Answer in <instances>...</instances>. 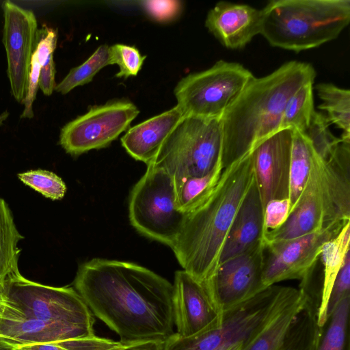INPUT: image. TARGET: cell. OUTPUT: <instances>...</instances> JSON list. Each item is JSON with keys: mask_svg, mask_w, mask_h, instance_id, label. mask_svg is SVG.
I'll list each match as a JSON object with an SVG mask.
<instances>
[{"mask_svg": "<svg viewBox=\"0 0 350 350\" xmlns=\"http://www.w3.org/2000/svg\"><path fill=\"white\" fill-rule=\"evenodd\" d=\"M74 288L92 314L125 344L173 335V284L138 264L93 258L81 264Z\"/></svg>", "mask_w": 350, "mask_h": 350, "instance_id": "6da1fadb", "label": "cell"}, {"mask_svg": "<svg viewBox=\"0 0 350 350\" xmlns=\"http://www.w3.org/2000/svg\"><path fill=\"white\" fill-rule=\"evenodd\" d=\"M315 77L311 64L297 61L286 62L265 77H254L221 118L222 169L280 131L288 100L302 86L313 83Z\"/></svg>", "mask_w": 350, "mask_h": 350, "instance_id": "7a4b0ae2", "label": "cell"}, {"mask_svg": "<svg viewBox=\"0 0 350 350\" xmlns=\"http://www.w3.org/2000/svg\"><path fill=\"white\" fill-rule=\"evenodd\" d=\"M254 178L249 152L224 169L207 197L185 214L170 248L183 270L200 282H205L218 265L232 221Z\"/></svg>", "mask_w": 350, "mask_h": 350, "instance_id": "3957f363", "label": "cell"}, {"mask_svg": "<svg viewBox=\"0 0 350 350\" xmlns=\"http://www.w3.org/2000/svg\"><path fill=\"white\" fill-rule=\"evenodd\" d=\"M261 10L260 34L295 52L336 39L350 22L349 0H272Z\"/></svg>", "mask_w": 350, "mask_h": 350, "instance_id": "277c9868", "label": "cell"}, {"mask_svg": "<svg viewBox=\"0 0 350 350\" xmlns=\"http://www.w3.org/2000/svg\"><path fill=\"white\" fill-rule=\"evenodd\" d=\"M221 119L183 116L148 165L165 171L176 188L221 165Z\"/></svg>", "mask_w": 350, "mask_h": 350, "instance_id": "5b68a950", "label": "cell"}, {"mask_svg": "<svg viewBox=\"0 0 350 350\" xmlns=\"http://www.w3.org/2000/svg\"><path fill=\"white\" fill-rule=\"evenodd\" d=\"M129 213L131 224L139 233L170 247L185 217L177 208L171 177L152 165H147L131 192Z\"/></svg>", "mask_w": 350, "mask_h": 350, "instance_id": "8992f818", "label": "cell"}, {"mask_svg": "<svg viewBox=\"0 0 350 350\" xmlns=\"http://www.w3.org/2000/svg\"><path fill=\"white\" fill-rule=\"evenodd\" d=\"M254 75L243 65L219 60L182 78L174 93L183 116L221 119Z\"/></svg>", "mask_w": 350, "mask_h": 350, "instance_id": "52a82bcc", "label": "cell"}, {"mask_svg": "<svg viewBox=\"0 0 350 350\" xmlns=\"http://www.w3.org/2000/svg\"><path fill=\"white\" fill-rule=\"evenodd\" d=\"M5 295L25 319L59 321L94 329V316L72 287L42 284L18 273L8 280Z\"/></svg>", "mask_w": 350, "mask_h": 350, "instance_id": "ba28073f", "label": "cell"}, {"mask_svg": "<svg viewBox=\"0 0 350 350\" xmlns=\"http://www.w3.org/2000/svg\"><path fill=\"white\" fill-rule=\"evenodd\" d=\"M336 211L325 161L314 154L306 184L286 221L265 234L264 241L289 239L345 223Z\"/></svg>", "mask_w": 350, "mask_h": 350, "instance_id": "9c48e42d", "label": "cell"}, {"mask_svg": "<svg viewBox=\"0 0 350 350\" xmlns=\"http://www.w3.org/2000/svg\"><path fill=\"white\" fill-rule=\"evenodd\" d=\"M348 222L284 240L265 242L262 282L265 288L278 282L299 280L306 283L314 270L324 245Z\"/></svg>", "mask_w": 350, "mask_h": 350, "instance_id": "30bf717a", "label": "cell"}, {"mask_svg": "<svg viewBox=\"0 0 350 350\" xmlns=\"http://www.w3.org/2000/svg\"><path fill=\"white\" fill-rule=\"evenodd\" d=\"M139 113L136 105L128 100L93 106L62 128L59 144L72 156L105 148L129 129Z\"/></svg>", "mask_w": 350, "mask_h": 350, "instance_id": "8fae6325", "label": "cell"}, {"mask_svg": "<svg viewBox=\"0 0 350 350\" xmlns=\"http://www.w3.org/2000/svg\"><path fill=\"white\" fill-rule=\"evenodd\" d=\"M264 247L265 243L218 264L202 283L221 315L265 289Z\"/></svg>", "mask_w": 350, "mask_h": 350, "instance_id": "7c38bea8", "label": "cell"}, {"mask_svg": "<svg viewBox=\"0 0 350 350\" xmlns=\"http://www.w3.org/2000/svg\"><path fill=\"white\" fill-rule=\"evenodd\" d=\"M282 287L269 286L225 312L217 328L189 337L175 332L165 341L163 350H214L229 338L260 325L271 312Z\"/></svg>", "mask_w": 350, "mask_h": 350, "instance_id": "4fadbf2b", "label": "cell"}, {"mask_svg": "<svg viewBox=\"0 0 350 350\" xmlns=\"http://www.w3.org/2000/svg\"><path fill=\"white\" fill-rule=\"evenodd\" d=\"M1 9L4 18L2 41L6 52L10 92L15 100L22 103L36 48L38 22L33 11L11 1H3Z\"/></svg>", "mask_w": 350, "mask_h": 350, "instance_id": "5bb4252c", "label": "cell"}, {"mask_svg": "<svg viewBox=\"0 0 350 350\" xmlns=\"http://www.w3.org/2000/svg\"><path fill=\"white\" fill-rule=\"evenodd\" d=\"M292 139L293 130L282 129L250 151L264 208L270 201L289 199Z\"/></svg>", "mask_w": 350, "mask_h": 350, "instance_id": "9a60e30c", "label": "cell"}, {"mask_svg": "<svg viewBox=\"0 0 350 350\" xmlns=\"http://www.w3.org/2000/svg\"><path fill=\"white\" fill-rule=\"evenodd\" d=\"M173 315L176 334L189 337L219 327L221 315L202 283L184 270L175 273L173 284Z\"/></svg>", "mask_w": 350, "mask_h": 350, "instance_id": "2e32d148", "label": "cell"}, {"mask_svg": "<svg viewBox=\"0 0 350 350\" xmlns=\"http://www.w3.org/2000/svg\"><path fill=\"white\" fill-rule=\"evenodd\" d=\"M262 20V10L219 1L208 12L205 26L227 49H241L260 33Z\"/></svg>", "mask_w": 350, "mask_h": 350, "instance_id": "e0dca14e", "label": "cell"}, {"mask_svg": "<svg viewBox=\"0 0 350 350\" xmlns=\"http://www.w3.org/2000/svg\"><path fill=\"white\" fill-rule=\"evenodd\" d=\"M264 235V207L254 178L232 221L218 264L262 244Z\"/></svg>", "mask_w": 350, "mask_h": 350, "instance_id": "ac0fdd59", "label": "cell"}, {"mask_svg": "<svg viewBox=\"0 0 350 350\" xmlns=\"http://www.w3.org/2000/svg\"><path fill=\"white\" fill-rule=\"evenodd\" d=\"M310 298L306 285L298 288L283 286L273 308L247 350H278Z\"/></svg>", "mask_w": 350, "mask_h": 350, "instance_id": "d6986e66", "label": "cell"}, {"mask_svg": "<svg viewBox=\"0 0 350 350\" xmlns=\"http://www.w3.org/2000/svg\"><path fill=\"white\" fill-rule=\"evenodd\" d=\"M183 117V112L176 105L167 111L129 127L121 138L122 146L131 157L148 165Z\"/></svg>", "mask_w": 350, "mask_h": 350, "instance_id": "ffe728a7", "label": "cell"}, {"mask_svg": "<svg viewBox=\"0 0 350 350\" xmlns=\"http://www.w3.org/2000/svg\"><path fill=\"white\" fill-rule=\"evenodd\" d=\"M0 335L21 345L56 342L95 334L94 329L59 321L31 319L14 321L0 319Z\"/></svg>", "mask_w": 350, "mask_h": 350, "instance_id": "44dd1931", "label": "cell"}, {"mask_svg": "<svg viewBox=\"0 0 350 350\" xmlns=\"http://www.w3.org/2000/svg\"><path fill=\"white\" fill-rule=\"evenodd\" d=\"M350 222L323 246L319 260L323 265V278L319 305L317 308V323L323 328L327 321V308L334 280L345 258L349 252Z\"/></svg>", "mask_w": 350, "mask_h": 350, "instance_id": "7402d4cb", "label": "cell"}, {"mask_svg": "<svg viewBox=\"0 0 350 350\" xmlns=\"http://www.w3.org/2000/svg\"><path fill=\"white\" fill-rule=\"evenodd\" d=\"M338 214L350 220V140L340 138L329 157L324 160Z\"/></svg>", "mask_w": 350, "mask_h": 350, "instance_id": "603a6c76", "label": "cell"}, {"mask_svg": "<svg viewBox=\"0 0 350 350\" xmlns=\"http://www.w3.org/2000/svg\"><path fill=\"white\" fill-rule=\"evenodd\" d=\"M23 239L15 225L12 212L6 202L0 198V297L5 295L8 280L20 273L18 242Z\"/></svg>", "mask_w": 350, "mask_h": 350, "instance_id": "cb8c5ba5", "label": "cell"}, {"mask_svg": "<svg viewBox=\"0 0 350 350\" xmlns=\"http://www.w3.org/2000/svg\"><path fill=\"white\" fill-rule=\"evenodd\" d=\"M322 336L323 328L317 323V308L310 297L278 350H317Z\"/></svg>", "mask_w": 350, "mask_h": 350, "instance_id": "d4e9b609", "label": "cell"}, {"mask_svg": "<svg viewBox=\"0 0 350 350\" xmlns=\"http://www.w3.org/2000/svg\"><path fill=\"white\" fill-rule=\"evenodd\" d=\"M315 152L308 137L298 130H293L289 181L290 211L306 184Z\"/></svg>", "mask_w": 350, "mask_h": 350, "instance_id": "484cf974", "label": "cell"}, {"mask_svg": "<svg viewBox=\"0 0 350 350\" xmlns=\"http://www.w3.org/2000/svg\"><path fill=\"white\" fill-rule=\"evenodd\" d=\"M316 90L321 100L319 108L326 112L329 123L342 130L340 138L350 140V91L328 83H319Z\"/></svg>", "mask_w": 350, "mask_h": 350, "instance_id": "4316f807", "label": "cell"}, {"mask_svg": "<svg viewBox=\"0 0 350 350\" xmlns=\"http://www.w3.org/2000/svg\"><path fill=\"white\" fill-rule=\"evenodd\" d=\"M314 112L313 83H308L288 100L282 113L280 130L291 129L304 132Z\"/></svg>", "mask_w": 350, "mask_h": 350, "instance_id": "83f0119b", "label": "cell"}, {"mask_svg": "<svg viewBox=\"0 0 350 350\" xmlns=\"http://www.w3.org/2000/svg\"><path fill=\"white\" fill-rule=\"evenodd\" d=\"M109 46H98L91 56L81 65L72 68L66 77L56 85L55 90L66 94L77 86L92 81L94 76L108 64Z\"/></svg>", "mask_w": 350, "mask_h": 350, "instance_id": "f1b7e54d", "label": "cell"}, {"mask_svg": "<svg viewBox=\"0 0 350 350\" xmlns=\"http://www.w3.org/2000/svg\"><path fill=\"white\" fill-rule=\"evenodd\" d=\"M350 295L339 303L330 316L329 327L317 350H343L348 324Z\"/></svg>", "mask_w": 350, "mask_h": 350, "instance_id": "f546056e", "label": "cell"}, {"mask_svg": "<svg viewBox=\"0 0 350 350\" xmlns=\"http://www.w3.org/2000/svg\"><path fill=\"white\" fill-rule=\"evenodd\" d=\"M124 343L96 335L77 338L51 343L27 344L18 345L22 350H110Z\"/></svg>", "mask_w": 350, "mask_h": 350, "instance_id": "4dcf8cb0", "label": "cell"}, {"mask_svg": "<svg viewBox=\"0 0 350 350\" xmlns=\"http://www.w3.org/2000/svg\"><path fill=\"white\" fill-rule=\"evenodd\" d=\"M24 184L51 200H60L66 192L62 179L55 173L44 170H29L18 174Z\"/></svg>", "mask_w": 350, "mask_h": 350, "instance_id": "1f68e13d", "label": "cell"}, {"mask_svg": "<svg viewBox=\"0 0 350 350\" xmlns=\"http://www.w3.org/2000/svg\"><path fill=\"white\" fill-rule=\"evenodd\" d=\"M329 124L325 116L315 111L308 126L302 132L308 137L317 153L323 160L329 157L340 141V138L336 137L331 133Z\"/></svg>", "mask_w": 350, "mask_h": 350, "instance_id": "d6a6232c", "label": "cell"}, {"mask_svg": "<svg viewBox=\"0 0 350 350\" xmlns=\"http://www.w3.org/2000/svg\"><path fill=\"white\" fill-rule=\"evenodd\" d=\"M146 58L139 50L133 46L116 44L109 46L108 64H118L119 72L116 75L118 78H128L137 75Z\"/></svg>", "mask_w": 350, "mask_h": 350, "instance_id": "836d02e7", "label": "cell"}, {"mask_svg": "<svg viewBox=\"0 0 350 350\" xmlns=\"http://www.w3.org/2000/svg\"><path fill=\"white\" fill-rule=\"evenodd\" d=\"M141 5L150 18L161 23L176 20L183 10L182 1L177 0L143 1Z\"/></svg>", "mask_w": 350, "mask_h": 350, "instance_id": "e575fe53", "label": "cell"}, {"mask_svg": "<svg viewBox=\"0 0 350 350\" xmlns=\"http://www.w3.org/2000/svg\"><path fill=\"white\" fill-rule=\"evenodd\" d=\"M350 295V253L346 255L343 264L334 280L327 308V320L345 297Z\"/></svg>", "mask_w": 350, "mask_h": 350, "instance_id": "d590c367", "label": "cell"}, {"mask_svg": "<svg viewBox=\"0 0 350 350\" xmlns=\"http://www.w3.org/2000/svg\"><path fill=\"white\" fill-rule=\"evenodd\" d=\"M290 209L289 199L269 202L264 208L265 234L279 228L287 219Z\"/></svg>", "mask_w": 350, "mask_h": 350, "instance_id": "8d00e7d4", "label": "cell"}, {"mask_svg": "<svg viewBox=\"0 0 350 350\" xmlns=\"http://www.w3.org/2000/svg\"><path fill=\"white\" fill-rule=\"evenodd\" d=\"M40 69L41 66L39 64L35 53H33L31 61L27 91L22 103L25 107L20 116L21 118L31 119L34 116L33 104L39 88Z\"/></svg>", "mask_w": 350, "mask_h": 350, "instance_id": "74e56055", "label": "cell"}, {"mask_svg": "<svg viewBox=\"0 0 350 350\" xmlns=\"http://www.w3.org/2000/svg\"><path fill=\"white\" fill-rule=\"evenodd\" d=\"M57 32L46 25L38 29L36 48L34 51L39 64L42 66L49 56L53 55L56 49Z\"/></svg>", "mask_w": 350, "mask_h": 350, "instance_id": "f35d334b", "label": "cell"}, {"mask_svg": "<svg viewBox=\"0 0 350 350\" xmlns=\"http://www.w3.org/2000/svg\"><path fill=\"white\" fill-rule=\"evenodd\" d=\"M55 66L53 55L49 57L46 62L41 66L39 88L46 96H50L55 90Z\"/></svg>", "mask_w": 350, "mask_h": 350, "instance_id": "ab89813d", "label": "cell"}, {"mask_svg": "<svg viewBox=\"0 0 350 350\" xmlns=\"http://www.w3.org/2000/svg\"><path fill=\"white\" fill-rule=\"evenodd\" d=\"M0 319L20 321L25 319V316L8 297H0Z\"/></svg>", "mask_w": 350, "mask_h": 350, "instance_id": "60d3db41", "label": "cell"}, {"mask_svg": "<svg viewBox=\"0 0 350 350\" xmlns=\"http://www.w3.org/2000/svg\"><path fill=\"white\" fill-rule=\"evenodd\" d=\"M165 341L148 340L134 343L123 344L110 350H163Z\"/></svg>", "mask_w": 350, "mask_h": 350, "instance_id": "b9f144b4", "label": "cell"}, {"mask_svg": "<svg viewBox=\"0 0 350 350\" xmlns=\"http://www.w3.org/2000/svg\"><path fill=\"white\" fill-rule=\"evenodd\" d=\"M10 113L8 110L4 111L0 114V126L3 125V122L9 117Z\"/></svg>", "mask_w": 350, "mask_h": 350, "instance_id": "7bdbcfd3", "label": "cell"}, {"mask_svg": "<svg viewBox=\"0 0 350 350\" xmlns=\"http://www.w3.org/2000/svg\"><path fill=\"white\" fill-rule=\"evenodd\" d=\"M14 350H22V349H18H18H14Z\"/></svg>", "mask_w": 350, "mask_h": 350, "instance_id": "ee69618b", "label": "cell"}]
</instances>
